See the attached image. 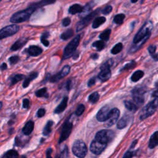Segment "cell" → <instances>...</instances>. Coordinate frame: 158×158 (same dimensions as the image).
Wrapping results in <instances>:
<instances>
[{
  "label": "cell",
  "instance_id": "14",
  "mask_svg": "<svg viewBox=\"0 0 158 158\" xmlns=\"http://www.w3.org/2000/svg\"><path fill=\"white\" fill-rule=\"evenodd\" d=\"M70 67L68 65L65 66L60 72L51 77L50 80V82H56L59 81H60L61 79H62L63 78H64V77H66L67 75L69 74V73L70 72Z\"/></svg>",
  "mask_w": 158,
  "mask_h": 158
},
{
  "label": "cell",
  "instance_id": "41",
  "mask_svg": "<svg viewBox=\"0 0 158 158\" xmlns=\"http://www.w3.org/2000/svg\"><path fill=\"white\" fill-rule=\"evenodd\" d=\"M112 11V6L111 5H108L106 6L101 11V12L104 14V15H108L109 14H110Z\"/></svg>",
  "mask_w": 158,
  "mask_h": 158
},
{
  "label": "cell",
  "instance_id": "26",
  "mask_svg": "<svg viewBox=\"0 0 158 158\" xmlns=\"http://www.w3.org/2000/svg\"><path fill=\"white\" fill-rule=\"evenodd\" d=\"M125 18V15L124 14H118L114 16L113 19V22L117 24V25H121L124 22V20Z\"/></svg>",
  "mask_w": 158,
  "mask_h": 158
},
{
  "label": "cell",
  "instance_id": "38",
  "mask_svg": "<svg viewBox=\"0 0 158 158\" xmlns=\"http://www.w3.org/2000/svg\"><path fill=\"white\" fill-rule=\"evenodd\" d=\"M85 106L84 105H78V106L77 107L76 111H75V114L78 116L81 115L85 111Z\"/></svg>",
  "mask_w": 158,
  "mask_h": 158
},
{
  "label": "cell",
  "instance_id": "52",
  "mask_svg": "<svg viewBox=\"0 0 158 158\" xmlns=\"http://www.w3.org/2000/svg\"><path fill=\"white\" fill-rule=\"evenodd\" d=\"M90 57H91V58H92L93 59H94V60H96V59H97L98 58L99 56H98V54L94 53V54H92Z\"/></svg>",
  "mask_w": 158,
  "mask_h": 158
},
{
  "label": "cell",
  "instance_id": "29",
  "mask_svg": "<svg viewBox=\"0 0 158 158\" xmlns=\"http://www.w3.org/2000/svg\"><path fill=\"white\" fill-rule=\"evenodd\" d=\"M111 33V30L108 29H106V30H105L104 32H103L100 36H99V38H100V40L103 41H108L109 39L110 38V35Z\"/></svg>",
  "mask_w": 158,
  "mask_h": 158
},
{
  "label": "cell",
  "instance_id": "24",
  "mask_svg": "<svg viewBox=\"0 0 158 158\" xmlns=\"http://www.w3.org/2000/svg\"><path fill=\"white\" fill-rule=\"evenodd\" d=\"M38 77V73L37 72H33L32 74H30V75L26 78L25 81L23 83V87L24 88H27L29 85L30 84V82L33 80H34V79H35L36 77Z\"/></svg>",
  "mask_w": 158,
  "mask_h": 158
},
{
  "label": "cell",
  "instance_id": "5",
  "mask_svg": "<svg viewBox=\"0 0 158 158\" xmlns=\"http://www.w3.org/2000/svg\"><path fill=\"white\" fill-rule=\"evenodd\" d=\"M151 25L148 24V22H145V24L141 27V29L137 32V33L135 35L133 43V45H136L139 43L143 40H145L146 38H149L151 35Z\"/></svg>",
  "mask_w": 158,
  "mask_h": 158
},
{
  "label": "cell",
  "instance_id": "4",
  "mask_svg": "<svg viewBox=\"0 0 158 158\" xmlns=\"http://www.w3.org/2000/svg\"><path fill=\"white\" fill-rule=\"evenodd\" d=\"M101 12V9H96V10L92 11L85 17H84L81 21L78 22L76 26V32H78L82 30L93 21L94 18Z\"/></svg>",
  "mask_w": 158,
  "mask_h": 158
},
{
  "label": "cell",
  "instance_id": "2",
  "mask_svg": "<svg viewBox=\"0 0 158 158\" xmlns=\"http://www.w3.org/2000/svg\"><path fill=\"white\" fill-rule=\"evenodd\" d=\"M81 38V35H77L67 44L64 50L63 59H67L74 56L77 48L80 44Z\"/></svg>",
  "mask_w": 158,
  "mask_h": 158
},
{
  "label": "cell",
  "instance_id": "12",
  "mask_svg": "<svg viewBox=\"0 0 158 158\" xmlns=\"http://www.w3.org/2000/svg\"><path fill=\"white\" fill-rule=\"evenodd\" d=\"M72 128H73V125L71 122L67 121L64 124L62 129L60 138H59V143H63L64 141L67 139L68 137L69 136V135L72 132Z\"/></svg>",
  "mask_w": 158,
  "mask_h": 158
},
{
  "label": "cell",
  "instance_id": "40",
  "mask_svg": "<svg viewBox=\"0 0 158 158\" xmlns=\"http://www.w3.org/2000/svg\"><path fill=\"white\" fill-rule=\"evenodd\" d=\"M19 61V57L18 56H13L10 57L9 59V61L11 65L15 64L16 63H18Z\"/></svg>",
  "mask_w": 158,
  "mask_h": 158
},
{
  "label": "cell",
  "instance_id": "13",
  "mask_svg": "<svg viewBox=\"0 0 158 158\" xmlns=\"http://www.w3.org/2000/svg\"><path fill=\"white\" fill-rule=\"evenodd\" d=\"M106 146L107 144L101 143L96 140H94L91 142L90 146V149L94 154L99 155L105 149Z\"/></svg>",
  "mask_w": 158,
  "mask_h": 158
},
{
  "label": "cell",
  "instance_id": "28",
  "mask_svg": "<svg viewBox=\"0 0 158 158\" xmlns=\"http://www.w3.org/2000/svg\"><path fill=\"white\" fill-rule=\"evenodd\" d=\"M124 105H125V108L128 110H129L130 111H132V112L136 111L138 108L137 105L134 102H132V101H125L124 102Z\"/></svg>",
  "mask_w": 158,
  "mask_h": 158
},
{
  "label": "cell",
  "instance_id": "18",
  "mask_svg": "<svg viewBox=\"0 0 158 158\" xmlns=\"http://www.w3.org/2000/svg\"><path fill=\"white\" fill-rule=\"evenodd\" d=\"M84 7L79 4H74L70 6L69 8V13L72 15H75L78 13H82L84 12Z\"/></svg>",
  "mask_w": 158,
  "mask_h": 158
},
{
  "label": "cell",
  "instance_id": "50",
  "mask_svg": "<svg viewBox=\"0 0 158 158\" xmlns=\"http://www.w3.org/2000/svg\"><path fill=\"white\" fill-rule=\"evenodd\" d=\"M95 84V78H91V79H90L88 83V87H91L93 85Z\"/></svg>",
  "mask_w": 158,
  "mask_h": 158
},
{
  "label": "cell",
  "instance_id": "39",
  "mask_svg": "<svg viewBox=\"0 0 158 158\" xmlns=\"http://www.w3.org/2000/svg\"><path fill=\"white\" fill-rule=\"evenodd\" d=\"M136 66V63L134 61H132L130 63L127 64L124 67L121 69V71L122 70H130L133 68H134Z\"/></svg>",
  "mask_w": 158,
  "mask_h": 158
},
{
  "label": "cell",
  "instance_id": "9",
  "mask_svg": "<svg viewBox=\"0 0 158 158\" xmlns=\"http://www.w3.org/2000/svg\"><path fill=\"white\" fill-rule=\"evenodd\" d=\"M20 29V27L17 25H9L3 28L0 31V39L3 40L4 38L11 36L17 33Z\"/></svg>",
  "mask_w": 158,
  "mask_h": 158
},
{
  "label": "cell",
  "instance_id": "11",
  "mask_svg": "<svg viewBox=\"0 0 158 158\" xmlns=\"http://www.w3.org/2000/svg\"><path fill=\"white\" fill-rule=\"evenodd\" d=\"M120 115V111L117 108H114L111 110L108 120L105 122L106 127H111L116 123Z\"/></svg>",
  "mask_w": 158,
  "mask_h": 158
},
{
  "label": "cell",
  "instance_id": "25",
  "mask_svg": "<svg viewBox=\"0 0 158 158\" xmlns=\"http://www.w3.org/2000/svg\"><path fill=\"white\" fill-rule=\"evenodd\" d=\"M74 36V31L72 29H67L60 36L61 39H62L63 40H67L70 39L71 37Z\"/></svg>",
  "mask_w": 158,
  "mask_h": 158
},
{
  "label": "cell",
  "instance_id": "10",
  "mask_svg": "<svg viewBox=\"0 0 158 158\" xmlns=\"http://www.w3.org/2000/svg\"><path fill=\"white\" fill-rule=\"evenodd\" d=\"M111 65L110 61H108L101 66V72L98 75L99 79L101 81L106 82L110 78L111 76V71L110 69Z\"/></svg>",
  "mask_w": 158,
  "mask_h": 158
},
{
  "label": "cell",
  "instance_id": "21",
  "mask_svg": "<svg viewBox=\"0 0 158 158\" xmlns=\"http://www.w3.org/2000/svg\"><path fill=\"white\" fill-rule=\"evenodd\" d=\"M67 101H68V98L67 97L64 98L61 103L59 104L58 105V106L55 109L54 112L56 114H59V113H61L63 111H64L67 107Z\"/></svg>",
  "mask_w": 158,
  "mask_h": 158
},
{
  "label": "cell",
  "instance_id": "43",
  "mask_svg": "<svg viewBox=\"0 0 158 158\" xmlns=\"http://www.w3.org/2000/svg\"><path fill=\"white\" fill-rule=\"evenodd\" d=\"M68 156V149L66 147L65 149H63V151L60 153L59 156L57 158H67Z\"/></svg>",
  "mask_w": 158,
  "mask_h": 158
},
{
  "label": "cell",
  "instance_id": "35",
  "mask_svg": "<svg viewBox=\"0 0 158 158\" xmlns=\"http://www.w3.org/2000/svg\"><path fill=\"white\" fill-rule=\"evenodd\" d=\"M53 124H54V123H53V121H48V123L46 124L45 127L44 129H43V133L44 135L47 136V135H48L51 133V129H52V126H53Z\"/></svg>",
  "mask_w": 158,
  "mask_h": 158
},
{
  "label": "cell",
  "instance_id": "17",
  "mask_svg": "<svg viewBox=\"0 0 158 158\" xmlns=\"http://www.w3.org/2000/svg\"><path fill=\"white\" fill-rule=\"evenodd\" d=\"M27 53L30 56L36 57L40 55L43 53V50L38 46H30L27 49Z\"/></svg>",
  "mask_w": 158,
  "mask_h": 158
},
{
  "label": "cell",
  "instance_id": "7",
  "mask_svg": "<svg viewBox=\"0 0 158 158\" xmlns=\"http://www.w3.org/2000/svg\"><path fill=\"white\" fill-rule=\"evenodd\" d=\"M72 151L79 158H84L87 154L88 149L85 143L82 140H77L73 145Z\"/></svg>",
  "mask_w": 158,
  "mask_h": 158
},
{
  "label": "cell",
  "instance_id": "30",
  "mask_svg": "<svg viewBox=\"0 0 158 158\" xmlns=\"http://www.w3.org/2000/svg\"><path fill=\"white\" fill-rule=\"evenodd\" d=\"M127 124H128V118L127 117H124L121 118V119L118 121L117 127L118 129H123L127 127Z\"/></svg>",
  "mask_w": 158,
  "mask_h": 158
},
{
  "label": "cell",
  "instance_id": "42",
  "mask_svg": "<svg viewBox=\"0 0 158 158\" xmlns=\"http://www.w3.org/2000/svg\"><path fill=\"white\" fill-rule=\"evenodd\" d=\"M94 6V1H91L90 2H89L88 3H87L85 6H84V12H87V11H90L93 7Z\"/></svg>",
  "mask_w": 158,
  "mask_h": 158
},
{
  "label": "cell",
  "instance_id": "23",
  "mask_svg": "<svg viewBox=\"0 0 158 158\" xmlns=\"http://www.w3.org/2000/svg\"><path fill=\"white\" fill-rule=\"evenodd\" d=\"M143 75H144V72L142 70H136L132 74L131 77V80L132 82H136L140 80V79L143 77Z\"/></svg>",
  "mask_w": 158,
  "mask_h": 158
},
{
  "label": "cell",
  "instance_id": "46",
  "mask_svg": "<svg viewBox=\"0 0 158 158\" xmlns=\"http://www.w3.org/2000/svg\"><path fill=\"white\" fill-rule=\"evenodd\" d=\"M134 153L132 151H128L124 156V157L122 158H132V157L133 156Z\"/></svg>",
  "mask_w": 158,
  "mask_h": 158
},
{
  "label": "cell",
  "instance_id": "34",
  "mask_svg": "<svg viewBox=\"0 0 158 158\" xmlns=\"http://www.w3.org/2000/svg\"><path fill=\"white\" fill-rule=\"evenodd\" d=\"M35 94L37 97H45V98H48V93L47 92V89L46 88H42L40 90H38L36 91Z\"/></svg>",
  "mask_w": 158,
  "mask_h": 158
},
{
  "label": "cell",
  "instance_id": "57",
  "mask_svg": "<svg viewBox=\"0 0 158 158\" xmlns=\"http://www.w3.org/2000/svg\"><path fill=\"white\" fill-rule=\"evenodd\" d=\"M21 158H27V157H26V156H24V155H23V156H21Z\"/></svg>",
  "mask_w": 158,
  "mask_h": 158
},
{
  "label": "cell",
  "instance_id": "55",
  "mask_svg": "<svg viewBox=\"0 0 158 158\" xmlns=\"http://www.w3.org/2000/svg\"><path fill=\"white\" fill-rule=\"evenodd\" d=\"M70 84H71L70 81H68V82H67V84H66V88H67V90H70Z\"/></svg>",
  "mask_w": 158,
  "mask_h": 158
},
{
  "label": "cell",
  "instance_id": "6",
  "mask_svg": "<svg viewBox=\"0 0 158 158\" xmlns=\"http://www.w3.org/2000/svg\"><path fill=\"white\" fill-rule=\"evenodd\" d=\"M146 92V88L144 87H138L135 88L132 92L133 102L139 108L144 103V94Z\"/></svg>",
  "mask_w": 158,
  "mask_h": 158
},
{
  "label": "cell",
  "instance_id": "48",
  "mask_svg": "<svg viewBox=\"0 0 158 158\" xmlns=\"http://www.w3.org/2000/svg\"><path fill=\"white\" fill-rule=\"evenodd\" d=\"M29 100L28 99H24V101H23V107L25 109H28L29 108Z\"/></svg>",
  "mask_w": 158,
  "mask_h": 158
},
{
  "label": "cell",
  "instance_id": "32",
  "mask_svg": "<svg viewBox=\"0 0 158 158\" xmlns=\"http://www.w3.org/2000/svg\"><path fill=\"white\" fill-rule=\"evenodd\" d=\"M49 36H50V33L48 32H45L42 35V36H41V42L46 47H48L50 45L49 41L47 40V38Z\"/></svg>",
  "mask_w": 158,
  "mask_h": 158
},
{
  "label": "cell",
  "instance_id": "16",
  "mask_svg": "<svg viewBox=\"0 0 158 158\" xmlns=\"http://www.w3.org/2000/svg\"><path fill=\"white\" fill-rule=\"evenodd\" d=\"M29 39L27 38L22 37L18 39L11 46V51H17L22 48L27 42Z\"/></svg>",
  "mask_w": 158,
  "mask_h": 158
},
{
  "label": "cell",
  "instance_id": "45",
  "mask_svg": "<svg viewBox=\"0 0 158 158\" xmlns=\"http://www.w3.org/2000/svg\"><path fill=\"white\" fill-rule=\"evenodd\" d=\"M156 46L155 45H150L148 48V50L150 55L152 56L156 53Z\"/></svg>",
  "mask_w": 158,
  "mask_h": 158
},
{
  "label": "cell",
  "instance_id": "15",
  "mask_svg": "<svg viewBox=\"0 0 158 158\" xmlns=\"http://www.w3.org/2000/svg\"><path fill=\"white\" fill-rule=\"evenodd\" d=\"M110 111L111 110L108 106L103 107L97 113V120L100 122H106L109 117Z\"/></svg>",
  "mask_w": 158,
  "mask_h": 158
},
{
  "label": "cell",
  "instance_id": "37",
  "mask_svg": "<svg viewBox=\"0 0 158 158\" xmlns=\"http://www.w3.org/2000/svg\"><path fill=\"white\" fill-rule=\"evenodd\" d=\"M6 158H19V154L16 151L11 149L6 153Z\"/></svg>",
  "mask_w": 158,
  "mask_h": 158
},
{
  "label": "cell",
  "instance_id": "54",
  "mask_svg": "<svg viewBox=\"0 0 158 158\" xmlns=\"http://www.w3.org/2000/svg\"><path fill=\"white\" fill-rule=\"evenodd\" d=\"M155 61H158V53H155L153 56H151Z\"/></svg>",
  "mask_w": 158,
  "mask_h": 158
},
{
  "label": "cell",
  "instance_id": "47",
  "mask_svg": "<svg viewBox=\"0 0 158 158\" xmlns=\"http://www.w3.org/2000/svg\"><path fill=\"white\" fill-rule=\"evenodd\" d=\"M45 114V110L43 108L40 109L37 112V115L39 117H42Z\"/></svg>",
  "mask_w": 158,
  "mask_h": 158
},
{
  "label": "cell",
  "instance_id": "20",
  "mask_svg": "<svg viewBox=\"0 0 158 158\" xmlns=\"http://www.w3.org/2000/svg\"><path fill=\"white\" fill-rule=\"evenodd\" d=\"M106 21V19L103 16L97 17H96L93 21L92 24V27L93 29H97L100 26H101L102 24L105 23Z\"/></svg>",
  "mask_w": 158,
  "mask_h": 158
},
{
  "label": "cell",
  "instance_id": "8",
  "mask_svg": "<svg viewBox=\"0 0 158 158\" xmlns=\"http://www.w3.org/2000/svg\"><path fill=\"white\" fill-rule=\"evenodd\" d=\"M114 135V133L112 130H103L96 133L95 136V140L101 143L107 144L113 139Z\"/></svg>",
  "mask_w": 158,
  "mask_h": 158
},
{
  "label": "cell",
  "instance_id": "33",
  "mask_svg": "<svg viewBox=\"0 0 158 158\" xmlns=\"http://www.w3.org/2000/svg\"><path fill=\"white\" fill-rule=\"evenodd\" d=\"M123 49V45L122 43H117L111 50V53L112 54H117L119 53Z\"/></svg>",
  "mask_w": 158,
  "mask_h": 158
},
{
  "label": "cell",
  "instance_id": "1",
  "mask_svg": "<svg viewBox=\"0 0 158 158\" xmlns=\"http://www.w3.org/2000/svg\"><path fill=\"white\" fill-rule=\"evenodd\" d=\"M39 8H41V7L38 3H35L24 10L15 12L10 18V22L13 24H19L26 22L29 20L32 14Z\"/></svg>",
  "mask_w": 158,
  "mask_h": 158
},
{
  "label": "cell",
  "instance_id": "3",
  "mask_svg": "<svg viewBox=\"0 0 158 158\" xmlns=\"http://www.w3.org/2000/svg\"><path fill=\"white\" fill-rule=\"evenodd\" d=\"M158 108V98H155L154 100L148 103L142 110L140 115V119L143 121L148 117L152 115Z\"/></svg>",
  "mask_w": 158,
  "mask_h": 158
},
{
  "label": "cell",
  "instance_id": "31",
  "mask_svg": "<svg viewBox=\"0 0 158 158\" xmlns=\"http://www.w3.org/2000/svg\"><path fill=\"white\" fill-rule=\"evenodd\" d=\"M25 75H22V74H17L15 75L14 77H12L11 78V85H13L15 84H17L18 82L22 81V79H24L25 78Z\"/></svg>",
  "mask_w": 158,
  "mask_h": 158
},
{
  "label": "cell",
  "instance_id": "36",
  "mask_svg": "<svg viewBox=\"0 0 158 158\" xmlns=\"http://www.w3.org/2000/svg\"><path fill=\"white\" fill-rule=\"evenodd\" d=\"M99 98H100V95L97 92H94L90 95L88 100L91 103H95L98 101Z\"/></svg>",
  "mask_w": 158,
  "mask_h": 158
},
{
  "label": "cell",
  "instance_id": "49",
  "mask_svg": "<svg viewBox=\"0 0 158 158\" xmlns=\"http://www.w3.org/2000/svg\"><path fill=\"white\" fill-rule=\"evenodd\" d=\"M156 89L153 91L152 95L154 98H158V82L156 84Z\"/></svg>",
  "mask_w": 158,
  "mask_h": 158
},
{
  "label": "cell",
  "instance_id": "44",
  "mask_svg": "<svg viewBox=\"0 0 158 158\" xmlns=\"http://www.w3.org/2000/svg\"><path fill=\"white\" fill-rule=\"evenodd\" d=\"M71 23V20L69 17H66L63 20L62 24L64 27H67L69 26Z\"/></svg>",
  "mask_w": 158,
  "mask_h": 158
},
{
  "label": "cell",
  "instance_id": "51",
  "mask_svg": "<svg viewBox=\"0 0 158 158\" xmlns=\"http://www.w3.org/2000/svg\"><path fill=\"white\" fill-rule=\"evenodd\" d=\"M51 153H52V149L49 148L46 151V158H52Z\"/></svg>",
  "mask_w": 158,
  "mask_h": 158
},
{
  "label": "cell",
  "instance_id": "22",
  "mask_svg": "<svg viewBox=\"0 0 158 158\" xmlns=\"http://www.w3.org/2000/svg\"><path fill=\"white\" fill-rule=\"evenodd\" d=\"M34 128V123L33 121H29L26 123L22 129L23 133L26 135H29L33 131Z\"/></svg>",
  "mask_w": 158,
  "mask_h": 158
},
{
  "label": "cell",
  "instance_id": "58",
  "mask_svg": "<svg viewBox=\"0 0 158 158\" xmlns=\"http://www.w3.org/2000/svg\"><path fill=\"white\" fill-rule=\"evenodd\" d=\"M1 1H2V0H1Z\"/></svg>",
  "mask_w": 158,
  "mask_h": 158
},
{
  "label": "cell",
  "instance_id": "56",
  "mask_svg": "<svg viewBox=\"0 0 158 158\" xmlns=\"http://www.w3.org/2000/svg\"><path fill=\"white\" fill-rule=\"evenodd\" d=\"M138 2V0H131V2L132 3H135L136 2Z\"/></svg>",
  "mask_w": 158,
  "mask_h": 158
},
{
  "label": "cell",
  "instance_id": "53",
  "mask_svg": "<svg viewBox=\"0 0 158 158\" xmlns=\"http://www.w3.org/2000/svg\"><path fill=\"white\" fill-rule=\"evenodd\" d=\"M7 67H8V66H7V64H6V63H3L2 64V66H1V69H2V70H6V69H7Z\"/></svg>",
  "mask_w": 158,
  "mask_h": 158
},
{
  "label": "cell",
  "instance_id": "19",
  "mask_svg": "<svg viewBox=\"0 0 158 158\" xmlns=\"http://www.w3.org/2000/svg\"><path fill=\"white\" fill-rule=\"evenodd\" d=\"M158 145V132H154L150 138L149 142V148L153 149Z\"/></svg>",
  "mask_w": 158,
  "mask_h": 158
},
{
  "label": "cell",
  "instance_id": "27",
  "mask_svg": "<svg viewBox=\"0 0 158 158\" xmlns=\"http://www.w3.org/2000/svg\"><path fill=\"white\" fill-rule=\"evenodd\" d=\"M93 47L95 48L96 49L97 51H102L106 46V44L105 43V41L103 40H98V41H96L94 42L93 45H92Z\"/></svg>",
  "mask_w": 158,
  "mask_h": 158
}]
</instances>
